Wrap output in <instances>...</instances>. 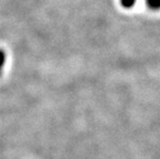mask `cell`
Segmentation results:
<instances>
[{"instance_id":"2","label":"cell","mask_w":160,"mask_h":159,"mask_svg":"<svg viewBox=\"0 0 160 159\" xmlns=\"http://www.w3.org/2000/svg\"><path fill=\"white\" fill-rule=\"evenodd\" d=\"M147 6L152 11H158L160 9V0H146Z\"/></svg>"},{"instance_id":"3","label":"cell","mask_w":160,"mask_h":159,"mask_svg":"<svg viewBox=\"0 0 160 159\" xmlns=\"http://www.w3.org/2000/svg\"><path fill=\"white\" fill-rule=\"evenodd\" d=\"M120 2L124 8H131L135 4L137 0H120Z\"/></svg>"},{"instance_id":"1","label":"cell","mask_w":160,"mask_h":159,"mask_svg":"<svg viewBox=\"0 0 160 159\" xmlns=\"http://www.w3.org/2000/svg\"><path fill=\"white\" fill-rule=\"evenodd\" d=\"M8 53L4 49L0 48V77L4 73V70L8 66Z\"/></svg>"}]
</instances>
